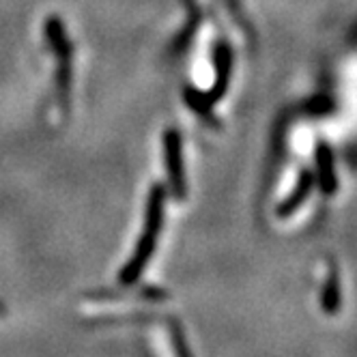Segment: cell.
I'll return each instance as SVG.
<instances>
[{
  "label": "cell",
  "instance_id": "obj_1",
  "mask_svg": "<svg viewBox=\"0 0 357 357\" xmlns=\"http://www.w3.org/2000/svg\"><path fill=\"white\" fill-rule=\"evenodd\" d=\"M164 207H166V188L164 185H153L146 198V213H144V226L142 233L138 237V243L132 252V257L127 259L119 273V284L132 289L138 284V280L142 278L146 265L151 263L153 254L158 250V241L162 235L164 226Z\"/></svg>",
  "mask_w": 357,
  "mask_h": 357
},
{
  "label": "cell",
  "instance_id": "obj_2",
  "mask_svg": "<svg viewBox=\"0 0 357 357\" xmlns=\"http://www.w3.org/2000/svg\"><path fill=\"white\" fill-rule=\"evenodd\" d=\"M164 158H166L170 190L174 198L183 200L188 194V183H185V170H183V160H181V138H178L176 132H166L164 136Z\"/></svg>",
  "mask_w": 357,
  "mask_h": 357
},
{
  "label": "cell",
  "instance_id": "obj_3",
  "mask_svg": "<svg viewBox=\"0 0 357 357\" xmlns=\"http://www.w3.org/2000/svg\"><path fill=\"white\" fill-rule=\"evenodd\" d=\"M312 188H314V174L308 172V170H303L299 174V181L293 188V192L278 205V218H289V215H293L303 205V202L308 200Z\"/></svg>",
  "mask_w": 357,
  "mask_h": 357
},
{
  "label": "cell",
  "instance_id": "obj_4",
  "mask_svg": "<svg viewBox=\"0 0 357 357\" xmlns=\"http://www.w3.org/2000/svg\"><path fill=\"white\" fill-rule=\"evenodd\" d=\"M321 308L325 314H336L342 308V289H340V271L336 265H329L327 278L321 287Z\"/></svg>",
  "mask_w": 357,
  "mask_h": 357
},
{
  "label": "cell",
  "instance_id": "obj_5",
  "mask_svg": "<svg viewBox=\"0 0 357 357\" xmlns=\"http://www.w3.org/2000/svg\"><path fill=\"white\" fill-rule=\"evenodd\" d=\"M317 178H319V188L323 190V194L331 196L338 190V178H336V170H334V155L331 151L321 144L317 149Z\"/></svg>",
  "mask_w": 357,
  "mask_h": 357
},
{
  "label": "cell",
  "instance_id": "obj_6",
  "mask_svg": "<svg viewBox=\"0 0 357 357\" xmlns=\"http://www.w3.org/2000/svg\"><path fill=\"white\" fill-rule=\"evenodd\" d=\"M170 338H172V347H174V355L176 357H192V351H190V344H188V338H185V331L178 327L176 323H172Z\"/></svg>",
  "mask_w": 357,
  "mask_h": 357
}]
</instances>
